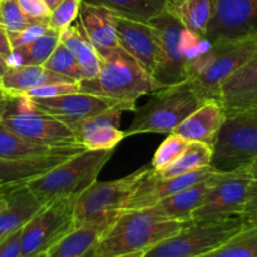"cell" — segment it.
Listing matches in <instances>:
<instances>
[{
	"label": "cell",
	"instance_id": "cell-13",
	"mask_svg": "<svg viewBox=\"0 0 257 257\" xmlns=\"http://www.w3.org/2000/svg\"><path fill=\"white\" fill-rule=\"evenodd\" d=\"M257 33V0H213V15L205 38H236Z\"/></svg>",
	"mask_w": 257,
	"mask_h": 257
},
{
	"label": "cell",
	"instance_id": "cell-31",
	"mask_svg": "<svg viewBox=\"0 0 257 257\" xmlns=\"http://www.w3.org/2000/svg\"><path fill=\"white\" fill-rule=\"evenodd\" d=\"M107 8L120 17L148 23L166 10L167 0H83Z\"/></svg>",
	"mask_w": 257,
	"mask_h": 257
},
{
	"label": "cell",
	"instance_id": "cell-18",
	"mask_svg": "<svg viewBox=\"0 0 257 257\" xmlns=\"http://www.w3.org/2000/svg\"><path fill=\"white\" fill-rule=\"evenodd\" d=\"M123 112L124 110L119 107L110 108L80 123L74 130L75 142L84 150H115L127 138L124 131L119 128Z\"/></svg>",
	"mask_w": 257,
	"mask_h": 257
},
{
	"label": "cell",
	"instance_id": "cell-22",
	"mask_svg": "<svg viewBox=\"0 0 257 257\" xmlns=\"http://www.w3.org/2000/svg\"><path fill=\"white\" fill-rule=\"evenodd\" d=\"M7 206L0 211V243L24 227L38 212L42 203L27 187V183L5 193Z\"/></svg>",
	"mask_w": 257,
	"mask_h": 257
},
{
	"label": "cell",
	"instance_id": "cell-12",
	"mask_svg": "<svg viewBox=\"0 0 257 257\" xmlns=\"http://www.w3.org/2000/svg\"><path fill=\"white\" fill-rule=\"evenodd\" d=\"M30 100H32V104L35 110H39L43 114L60 120L69 128H72L73 132L80 123L94 117V115L100 114L110 108L119 107L124 112H127L122 104L114 102V100L80 92L55 98H45V99L30 98Z\"/></svg>",
	"mask_w": 257,
	"mask_h": 257
},
{
	"label": "cell",
	"instance_id": "cell-30",
	"mask_svg": "<svg viewBox=\"0 0 257 257\" xmlns=\"http://www.w3.org/2000/svg\"><path fill=\"white\" fill-rule=\"evenodd\" d=\"M59 43V32L49 29L33 42L14 48L9 65H44Z\"/></svg>",
	"mask_w": 257,
	"mask_h": 257
},
{
	"label": "cell",
	"instance_id": "cell-5",
	"mask_svg": "<svg viewBox=\"0 0 257 257\" xmlns=\"http://www.w3.org/2000/svg\"><path fill=\"white\" fill-rule=\"evenodd\" d=\"M114 150H83L42 176L28 181L27 187L42 205L58 198L78 197L98 180Z\"/></svg>",
	"mask_w": 257,
	"mask_h": 257
},
{
	"label": "cell",
	"instance_id": "cell-11",
	"mask_svg": "<svg viewBox=\"0 0 257 257\" xmlns=\"http://www.w3.org/2000/svg\"><path fill=\"white\" fill-rule=\"evenodd\" d=\"M148 23L155 28L160 44L157 65L153 73V80L158 89L188 79V59L185 53V28L167 10Z\"/></svg>",
	"mask_w": 257,
	"mask_h": 257
},
{
	"label": "cell",
	"instance_id": "cell-4",
	"mask_svg": "<svg viewBox=\"0 0 257 257\" xmlns=\"http://www.w3.org/2000/svg\"><path fill=\"white\" fill-rule=\"evenodd\" d=\"M203 102L205 99L190 78L178 84L160 88L151 93L146 104L136 108L135 117L124 131L125 137L142 133L170 135Z\"/></svg>",
	"mask_w": 257,
	"mask_h": 257
},
{
	"label": "cell",
	"instance_id": "cell-36",
	"mask_svg": "<svg viewBox=\"0 0 257 257\" xmlns=\"http://www.w3.org/2000/svg\"><path fill=\"white\" fill-rule=\"evenodd\" d=\"M82 0H63L50 12L48 25L50 29L60 32L77 20Z\"/></svg>",
	"mask_w": 257,
	"mask_h": 257
},
{
	"label": "cell",
	"instance_id": "cell-2",
	"mask_svg": "<svg viewBox=\"0 0 257 257\" xmlns=\"http://www.w3.org/2000/svg\"><path fill=\"white\" fill-rule=\"evenodd\" d=\"M100 58L99 74L94 79L80 80V93L114 100L122 104L127 112H135L136 103L141 97L158 89L152 75L120 47Z\"/></svg>",
	"mask_w": 257,
	"mask_h": 257
},
{
	"label": "cell",
	"instance_id": "cell-44",
	"mask_svg": "<svg viewBox=\"0 0 257 257\" xmlns=\"http://www.w3.org/2000/svg\"><path fill=\"white\" fill-rule=\"evenodd\" d=\"M247 166L252 178H257V157L253 158L250 163H247Z\"/></svg>",
	"mask_w": 257,
	"mask_h": 257
},
{
	"label": "cell",
	"instance_id": "cell-40",
	"mask_svg": "<svg viewBox=\"0 0 257 257\" xmlns=\"http://www.w3.org/2000/svg\"><path fill=\"white\" fill-rule=\"evenodd\" d=\"M23 13L28 18L37 22H45L48 23L49 15L52 10L48 8L43 0H18Z\"/></svg>",
	"mask_w": 257,
	"mask_h": 257
},
{
	"label": "cell",
	"instance_id": "cell-34",
	"mask_svg": "<svg viewBox=\"0 0 257 257\" xmlns=\"http://www.w3.org/2000/svg\"><path fill=\"white\" fill-rule=\"evenodd\" d=\"M188 141L185 140L181 136L176 133H170L165 141L158 146L155 155L152 158V168L156 171H160L170 166L173 161L177 160L183 151L187 148Z\"/></svg>",
	"mask_w": 257,
	"mask_h": 257
},
{
	"label": "cell",
	"instance_id": "cell-33",
	"mask_svg": "<svg viewBox=\"0 0 257 257\" xmlns=\"http://www.w3.org/2000/svg\"><path fill=\"white\" fill-rule=\"evenodd\" d=\"M44 67L52 72L57 73V74L69 78L74 82H80L83 79L82 72H80L77 60L73 57L72 53L68 50V48L63 43H60V40L55 47L54 52L44 63Z\"/></svg>",
	"mask_w": 257,
	"mask_h": 257
},
{
	"label": "cell",
	"instance_id": "cell-45",
	"mask_svg": "<svg viewBox=\"0 0 257 257\" xmlns=\"http://www.w3.org/2000/svg\"><path fill=\"white\" fill-rule=\"evenodd\" d=\"M43 2L48 5V8H49L50 10H53L58 4H59V3H62L63 0H43Z\"/></svg>",
	"mask_w": 257,
	"mask_h": 257
},
{
	"label": "cell",
	"instance_id": "cell-16",
	"mask_svg": "<svg viewBox=\"0 0 257 257\" xmlns=\"http://www.w3.org/2000/svg\"><path fill=\"white\" fill-rule=\"evenodd\" d=\"M115 30L119 47L153 78L160 54V44L155 28L150 23L115 14Z\"/></svg>",
	"mask_w": 257,
	"mask_h": 257
},
{
	"label": "cell",
	"instance_id": "cell-9",
	"mask_svg": "<svg viewBox=\"0 0 257 257\" xmlns=\"http://www.w3.org/2000/svg\"><path fill=\"white\" fill-rule=\"evenodd\" d=\"M251 180L247 165L232 171H215L210 177L205 200L193 212V222L240 217Z\"/></svg>",
	"mask_w": 257,
	"mask_h": 257
},
{
	"label": "cell",
	"instance_id": "cell-42",
	"mask_svg": "<svg viewBox=\"0 0 257 257\" xmlns=\"http://www.w3.org/2000/svg\"><path fill=\"white\" fill-rule=\"evenodd\" d=\"M12 45H10L9 37H8V32L5 30V28L0 24V54L5 58V59H9L10 55H12Z\"/></svg>",
	"mask_w": 257,
	"mask_h": 257
},
{
	"label": "cell",
	"instance_id": "cell-47",
	"mask_svg": "<svg viewBox=\"0 0 257 257\" xmlns=\"http://www.w3.org/2000/svg\"><path fill=\"white\" fill-rule=\"evenodd\" d=\"M145 252H135V253H128V255H122V256H117V257H143Z\"/></svg>",
	"mask_w": 257,
	"mask_h": 257
},
{
	"label": "cell",
	"instance_id": "cell-37",
	"mask_svg": "<svg viewBox=\"0 0 257 257\" xmlns=\"http://www.w3.org/2000/svg\"><path fill=\"white\" fill-rule=\"evenodd\" d=\"M78 92H79V82H62L33 88V89L24 93V95L34 98V99H45V98H55Z\"/></svg>",
	"mask_w": 257,
	"mask_h": 257
},
{
	"label": "cell",
	"instance_id": "cell-20",
	"mask_svg": "<svg viewBox=\"0 0 257 257\" xmlns=\"http://www.w3.org/2000/svg\"><path fill=\"white\" fill-rule=\"evenodd\" d=\"M77 22L100 57L119 47L115 30V14L112 10L82 0Z\"/></svg>",
	"mask_w": 257,
	"mask_h": 257
},
{
	"label": "cell",
	"instance_id": "cell-8",
	"mask_svg": "<svg viewBox=\"0 0 257 257\" xmlns=\"http://www.w3.org/2000/svg\"><path fill=\"white\" fill-rule=\"evenodd\" d=\"M77 197L58 198L45 203L28 221L20 232V256L47 253L75 228L74 205Z\"/></svg>",
	"mask_w": 257,
	"mask_h": 257
},
{
	"label": "cell",
	"instance_id": "cell-27",
	"mask_svg": "<svg viewBox=\"0 0 257 257\" xmlns=\"http://www.w3.org/2000/svg\"><path fill=\"white\" fill-rule=\"evenodd\" d=\"M166 10L188 32L205 38L213 15V0H167Z\"/></svg>",
	"mask_w": 257,
	"mask_h": 257
},
{
	"label": "cell",
	"instance_id": "cell-48",
	"mask_svg": "<svg viewBox=\"0 0 257 257\" xmlns=\"http://www.w3.org/2000/svg\"><path fill=\"white\" fill-rule=\"evenodd\" d=\"M7 206V198H5V193L3 196H0V211Z\"/></svg>",
	"mask_w": 257,
	"mask_h": 257
},
{
	"label": "cell",
	"instance_id": "cell-3",
	"mask_svg": "<svg viewBox=\"0 0 257 257\" xmlns=\"http://www.w3.org/2000/svg\"><path fill=\"white\" fill-rule=\"evenodd\" d=\"M257 50L256 34L220 38L188 62V78L203 99H218L222 83L240 69Z\"/></svg>",
	"mask_w": 257,
	"mask_h": 257
},
{
	"label": "cell",
	"instance_id": "cell-23",
	"mask_svg": "<svg viewBox=\"0 0 257 257\" xmlns=\"http://www.w3.org/2000/svg\"><path fill=\"white\" fill-rule=\"evenodd\" d=\"M74 82L67 77L47 69L44 65H9L3 75L0 88L5 94H24L33 88L52 83Z\"/></svg>",
	"mask_w": 257,
	"mask_h": 257
},
{
	"label": "cell",
	"instance_id": "cell-50",
	"mask_svg": "<svg viewBox=\"0 0 257 257\" xmlns=\"http://www.w3.org/2000/svg\"><path fill=\"white\" fill-rule=\"evenodd\" d=\"M34 257H47V253H40V255L34 256Z\"/></svg>",
	"mask_w": 257,
	"mask_h": 257
},
{
	"label": "cell",
	"instance_id": "cell-43",
	"mask_svg": "<svg viewBox=\"0 0 257 257\" xmlns=\"http://www.w3.org/2000/svg\"><path fill=\"white\" fill-rule=\"evenodd\" d=\"M8 67H9V63H8V60L0 54V83H2V78L3 75L5 74V72H7Z\"/></svg>",
	"mask_w": 257,
	"mask_h": 257
},
{
	"label": "cell",
	"instance_id": "cell-29",
	"mask_svg": "<svg viewBox=\"0 0 257 257\" xmlns=\"http://www.w3.org/2000/svg\"><path fill=\"white\" fill-rule=\"evenodd\" d=\"M213 156V147L201 142H190L182 155L173 161L170 166L160 171L153 170L155 175L160 178H170L185 175L211 166Z\"/></svg>",
	"mask_w": 257,
	"mask_h": 257
},
{
	"label": "cell",
	"instance_id": "cell-1",
	"mask_svg": "<svg viewBox=\"0 0 257 257\" xmlns=\"http://www.w3.org/2000/svg\"><path fill=\"white\" fill-rule=\"evenodd\" d=\"M190 222L170 220L153 207L127 211L118 216L93 248L90 257H117L146 252L180 232Z\"/></svg>",
	"mask_w": 257,
	"mask_h": 257
},
{
	"label": "cell",
	"instance_id": "cell-14",
	"mask_svg": "<svg viewBox=\"0 0 257 257\" xmlns=\"http://www.w3.org/2000/svg\"><path fill=\"white\" fill-rule=\"evenodd\" d=\"M215 171V168L208 166V167L185 173V175L176 176V177L160 178L155 175L153 168H150L145 177L137 185L123 212L151 207L160 201L205 180L208 176L212 175Z\"/></svg>",
	"mask_w": 257,
	"mask_h": 257
},
{
	"label": "cell",
	"instance_id": "cell-19",
	"mask_svg": "<svg viewBox=\"0 0 257 257\" xmlns=\"http://www.w3.org/2000/svg\"><path fill=\"white\" fill-rule=\"evenodd\" d=\"M226 117L225 108L220 100L213 98L206 99L172 133L181 136L188 142H201L213 147Z\"/></svg>",
	"mask_w": 257,
	"mask_h": 257
},
{
	"label": "cell",
	"instance_id": "cell-26",
	"mask_svg": "<svg viewBox=\"0 0 257 257\" xmlns=\"http://www.w3.org/2000/svg\"><path fill=\"white\" fill-rule=\"evenodd\" d=\"M69 157L2 158L0 157V186L25 185L28 181L42 176Z\"/></svg>",
	"mask_w": 257,
	"mask_h": 257
},
{
	"label": "cell",
	"instance_id": "cell-49",
	"mask_svg": "<svg viewBox=\"0 0 257 257\" xmlns=\"http://www.w3.org/2000/svg\"><path fill=\"white\" fill-rule=\"evenodd\" d=\"M4 95H5V92L2 89V88H0V99H3V98H4Z\"/></svg>",
	"mask_w": 257,
	"mask_h": 257
},
{
	"label": "cell",
	"instance_id": "cell-38",
	"mask_svg": "<svg viewBox=\"0 0 257 257\" xmlns=\"http://www.w3.org/2000/svg\"><path fill=\"white\" fill-rule=\"evenodd\" d=\"M50 28L48 25V23L45 22H37L34 24H32L30 27L25 28L24 30H20V32L15 33H8V37H9L10 45H12V49L18 47H22V45L28 44V43L33 42L37 38H39L40 35L44 34L45 32H48Z\"/></svg>",
	"mask_w": 257,
	"mask_h": 257
},
{
	"label": "cell",
	"instance_id": "cell-35",
	"mask_svg": "<svg viewBox=\"0 0 257 257\" xmlns=\"http://www.w3.org/2000/svg\"><path fill=\"white\" fill-rule=\"evenodd\" d=\"M37 23L23 13L18 0H0V24L8 33L24 30Z\"/></svg>",
	"mask_w": 257,
	"mask_h": 257
},
{
	"label": "cell",
	"instance_id": "cell-24",
	"mask_svg": "<svg viewBox=\"0 0 257 257\" xmlns=\"http://www.w3.org/2000/svg\"><path fill=\"white\" fill-rule=\"evenodd\" d=\"M59 40L75 58L82 72L83 79H94L99 74L102 58L77 20L72 25L60 30Z\"/></svg>",
	"mask_w": 257,
	"mask_h": 257
},
{
	"label": "cell",
	"instance_id": "cell-6",
	"mask_svg": "<svg viewBox=\"0 0 257 257\" xmlns=\"http://www.w3.org/2000/svg\"><path fill=\"white\" fill-rule=\"evenodd\" d=\"M150 167H142L123 178L95 181L77 197L74 205L75 228L85 225L110 223L124 211L125 205Z\"/></svg>",
	"mask_w": 257,
	"mask_h": 257
},
{
	"label": "cell",
	"instance_id": "cell-17",
	"mask_svg": "<svg viewBox=\"0 0 257 257\" xmlns=\"http://www.w3.org/2000/svg\"><path fill=\"white\" fill-rule=\"evenodd\" d=\"M218 100L225 108L226 115L257 109V50L222 83Z\"/></svg>",
	"mask_w": 257,
	"mask_h": 257
},
{
	"label": "cell",
	"instance_id": "cell-32",
	"mask_svg": "<svg viewBox=\"0 0 257 257\" xmlns=\"http://www.w3.org/2000/svg\"><path fill=\"white\" fill-rule=\"evenodd\" d=\"M203 257H257V226H248L217 250Z\"/></svg>",
	"mask_w": 257,
	"mask_h": 257
},
{
	"label": "cell",
	"instance_id": "cell-41",
	"mask_svg": "<svg viewBox=\"0 0 257 257\" xmlns=\"http://www.w3.org/2000/svg\"><path fill=\"white\" fill-rule=\"evenodd\" d=\"M20 232L22 230L13 233L0 243V257H22L20 256Z\"/></svg>",
	"mask_w": 257,
	"mask_h": 257
},
{
	"label": "cell",
	"instance_id": "cell-21",
	"mask_svg": "<svg viewBox=\"0 0 257 257\" xmlns=\"http://www.w3.org/2000/svg\"><path fill=\"white\" fill-rule=\"evenodd\" d=\"M84 148L78 143L63 146H47L32 142L0 123V157L2 158H43L70 157Z\"/></svg>",
	"mask_w": 257,
	"mask_h": 257
},
{
	"label": "cell",
	"instance_id": "cell-7",
	"mask_svg": "<svg viewBox=\"0 0 257 257\" xmlns=\"http://www.w3.org/2000/svg\"><path fill=\"white\" fill-rule=\"evenodd\" d=\"M248 227L240 217L193 222L145 252L143 257H203Z\"/></svg>",
	"mask_w": 257,
	"mask_h": 257
},
{
	"label": "cell",
	"instance_id": "cell-10",
	"mask_svg": "<svg viewBox=\"0 0 257 257\" xmlns=\"http://www.w3.org/2000/svg\"><path fill=\"white\" fill-rule=\"evenodd\" d=\"M257 157V109L226 117L213 145L211 167L232 171Z\"/></svg>",
	"mask_w": 257,
	"mask_h": 257
},
{
	"label": "cell",
	"instance_id": "cell-28",
	"mask_svg": "<svg viewBox=\"0 0 257 257\" xmlns=\"http://www.w3.org/2000/svg\"><path fill=\"white\" fill-rule=\"evenodd\" d=\"M107 228L105 225H85L74 228L48 251L47 257H90Z\"/></svg>",
	"mask_w": 257,
	"mask_h": 257
},
{
	"label": "cell",
	"instance_id": "cell-25",
	"mask_svg": "<svg viewBox=\"0 0 257 257\" xmlns=\"http://www.w3.org/2000/svg\"><path fill=\"white\" fill-rule=\"evenodd\" d=\"M210 177L211 176H208L205 180L160 201L151 207L170 220L191 222L193 212L203 202L206 193L210 188Z\"/></svg>",
	"mask_w": 257,
	"mask_h": 257
},
{
	"label": "cell",
	"instance_id": "cell-15",
	"mask_svg": "<svg viewBox=\"0 0 257 257\" xmlns=\"http://www.w3.org/2000/svg\"><path fill=\"white\" fill-rule=\"evenodd\" d=\"M0 123L17 135L40 145L63 146L77 143L72 128L40 112L2 115Z\"/></svg>",
	"mask_w": 257,
	"mask_h": 257
},
{
	"label": "cell",
	"instance_id": "cell-46",
	"mask_svg": "<svg viewBox=\"0 0 257 257\" xmlns=\"http://www.w3.org/2000/svg\"><path fill=\"white\" fill-rule=\"evenodd\" d=\"M19 186H22V185H19ZM15 187H18V186H0V196H3L4 193H7L8 191L13 190V188H15Z\"/></svg>",
	"mask_w": 257,
	"mask_h": 257
},
{
	"label": "cell",
	"instance_id": "cell-39",
	"mask_svg": "<svg viewBox=\"0 0 257 257\" xmlns=\"http://www.w3.org/2000/svg\"><path fill=\"white\" fill-rule=\"evenodd\" d=\"M240 218L247 226H257V178L251 180Z\"/></svg>",
	"mask_w": 257,
	"mask_h": 257
}]
</instances>
